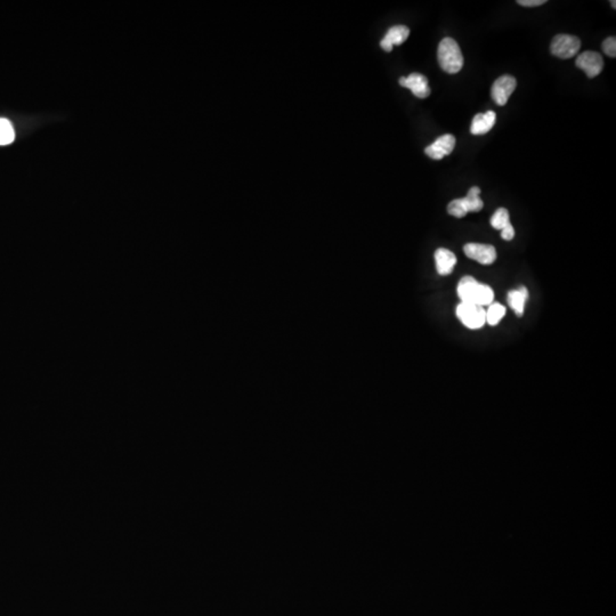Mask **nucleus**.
<instances>
[{
	"label": "nucleus",
	"instance_id": "f3484780",
	"mask_svg": "<svg viewBox=\"0 0 616 616\" xmlns=\"http://www.w3.org/2000/svg\"><path fill=\"white\" fill-rule=\"evenodd\" d=\"M15 139L12 123L7 119H0V145L10 144Z\"/></svg>",
	"mask_w": 616,
	"mask_h": 616
},
{
	"label": "nucleus",
	"instance_id": "aec40b11",
	"mask_svg": "<svg viewBox=\"0 0 616 616\" xmlns=\"http://www.w3.org/2000/svg\"><path fill=\"white\" fill-rule=\"evenodd\" d=\"M547 3L546 0H518L517 3L524 7H538Z\"/></svg>",
	"mask_w": 616,
	"mask_h": 616
},
{
	"label": "nucleus",
	"instance_id": "2eb2a0df",
	"mask_svg": "<svg viewBox=\"0 0 616 616\" xmlns=\"http://www.w3.org/2000/svg\"><path fill=\"white\" fill-rule=\"evenodd\" d=\"M505 314H506V307H503L499 302L491 304L486 311V322L490 325H497L502 320Z\"/></svg>",
	"mask_w": 616,
	"mask_h": 616
},
{
	"label": "nucleus",
	"instance_id": "dca6fc26",
	"mask_svg": "<svg viewBox=\"0 0 616 616\" xmlns=\"http://www.w3.org/2000/svg\"><path fill=\"white\" fill-rule=\"evenodd\" d=\"M509 213L506 208H499L493 216L491 217V226L495 230H503L507 225H509Z\"/></svg>",
	"mask_w": 616,
	"mask_h": 616
},
{
	"label": "nucleus",
	"instance_id": "4468645a",
	"mask_svg": "<svg viewBox=\"0 0 616 616\" xmlns=\"http://www.w3.org/2000/svg\"><path fill=\"white\" fill-rule=\"evenodd\" d=\"M528 299V291L525 286H519L518 289L511 290L508 293V304L513 308L518 318L522 316Z\"/></svg>",
	"mask_w": 616,
	"mask_h": 616
},
{
	"label": "nucleus",
	"instance_id": "9b49d317",
	"mask_svg": "<svg viewBox=\"0 0 616 616\" xmlns=\"http://www.w3.org/2000/svg\"><path fill=\"white\" fill-rule=\"evenodd\" d=\"M410 30L406 26H395L387 31L384 39L380 41V46L384 51L392 52L394 46L402 45L408 39Z\"/></svg>",
	"mask_w": 616,
	"mask_h": 616
},
{
	"label": "nucleus",
	"instance_id": "7ed1b4c3",
	"mask_svg": "<svg viewBox=\"0 0 616 616\" xmlns=\"http://www.w3.org/2000/svg\"><path fill=\"white\" fill-rule=\"evenodd\" d=\"M481 189L478 186H472L465 198L456 199L447 206V213L456 218L465 217L468 213H478L484 207V202L479 198Z\"/></svg>",
	"mask_w": 616,
	"mask_h": 616
},
{
	"label": "nucleus",
	"instance_id": "423d86ee",
	"mask_svg": "<svg viewBox=\"0 0 616 616\" xmlns=\"http://www.w3.org/2000/svg\"><path fill=\"white\" fill-rule=\"evenodd\" d=\"M516 86H517V82L513 76L506 75V76L499 77L494 82L492 89H491L493 101L500 107L506 105L510 96L515 91Z\"/></svg>",
	"mask_w": 616,
	"mask_h": 616
},
{
	"label": "nucleus",
	"instance_id": "9d476101",
	"mask_svg": "<svg viewBox=\"0 0 616 616\" xmlns=\"http://www.w3.org/2000/svg\"><path fill=\"white\" fill-rule=\"evenodd\" d=\"M399 85L410 89L415 98H426L431 95L428 79L420 73H411L409 77L399 79Z\"/></svg>",
	"mask_w": 616,
	"mask_h": 616
},
{
	"label": "nucleus",
	"instance_id": "1a4fd4ad",
	"mask_svg": "<svg viewBox=\"0 0 616 616\" xmlns=\"http://www.w3.org/2000/svg\"><path fill=\"white\" fill-rule=\"evenodd\" d=\"M454 146H456V137L451 134H447L440 136V139H437L433 144L424 148V153L431 159L442 160L444 157L452 153Z\"/></svg>",
	"mask_w": 616,
	"mask_h": 616
},
{
	"label": "nucleus",
	"instance_id": "20e7f679",
	"mask_svg": "<svg viewBox=\"0 0 616 616\" xmlns=\"http://www.w3.org/2000/svg\"><path fill=\"white\" fill-rule=\"evenodd\" d=\"M456 316L469 329H479L486 322V311L482 306L462 302L456 307Z\"/></svg>",
	"mask_w": 616,
	"mask_h": 616
},
{
	"label": "nucleus",
	"instance_id": "f03ea898",
	"mask_svg": "<svg viewBox=\"0 0 616 616\" xmlns=\"http://www.w3.org/2000/svg\"><path fill=\"white\" fill-rule=\"evenodd\" d=\"M437 59L444 72L449 75L460 72L463 66L461 49L458 43L452 38H444L440 41L437 49Z\"/></svg>",
	"mask_w": 616,
	"mask_h": 616
},
{
	"label": "nucleus",
	"instance_id": "a211bd4d",
	"mask_svg": "<svg viewBox=\"0 0 616 616\" xmlns=\"http://www.w3.org/2000/svg\"><path fill=\"white\" fill-rule=\"evenodd\" d=\"M601 48H603V52L606 54L607 56L613 57V59L616 57L615 37H608V38L605 39L603 41V44H601Z\"/></svg>",
	"mask_w": 616,
	"mask_h": 616
},
{
	"label": "nucleus",
	"instance_id": "f8f14e48",
	"mask_svg": "<svg viewBox=\"0 0 616 616\" xmlns=\"http://www.w3.org/2000/svg\"><path fill=\"white\" fill-rule=\"evenodd\" d=\"M497 119V114L494 111H488L485 114H478L472 119L470 132L472 135H485L493 128Z\"/></svg>",
	"mask_w": 616,
	"mask_h": 616
},
{
	"label": "nucleus",
	"instance_id": "ddd939ff",
	"mask_svg": "<svg viewBox=\"0 0 616 616\" xmlns=\"http://www.w3.org/2000/svg\"><path fill=\"white\" fill-rule=\"evenodd\" d=\"M435 263H436L437 273L445 277L452 273L453 268L456 264V257L447 249H437L435 252Z\"/></svg>",
	"mask_w": 616,
	"mask_h": 616
},
{
	"label": "nucleus",
	"instance_id": "6ab92c4d",
	"mask_svg": "<svg viewBox=\"0 0 616 616\" xmlns=\"http://www.w3.org/2000/svg\"><path fill=\"white\" fill-rule=\"evenodd\" d=\"M514 236H515V230H514L511 224L507 225L503 230H501V238H502L503 240H506V241H511V240L514 239Z\"/></svg>",
	"mask_w": 616,
	"mask_h": 616
},
{
	"label": "nucleus",
	"instance_id": "0eeeda50",
	"mask_svg": "<svg viewBox=\"0 0 616 616\" xmlns=\"http://www.w3.org/2000/svg\"><path fill=\"white\" fill-rule=\"evenodd\" d=\"M576 66L581 69L589 78L601 75L603 69V60L597 52L587 51L580 54L576 61Z\"/></svg>",
	"mask_w": 616,
	"mask_h": 616
},
{
	"label": "nucleus",
	"instance_id": "412c9836",
	"mask_svg": "<svg viewBox=\"0 0 616 616\" xmlns=\"http://www.w3.org/2000/svg\"><path fill=\"white\" fill-rule=\"evenodd\" d=\"M612 3V6H613L614 10H615V8H616V6H615L616 3H615V1H612V3Z\"/></svg>",
	"mask_w": 616,
	"mask_h": 616
},
{
	"label": "nucleus",
	"instance_id": "f257e3e1",
	"mask_svg": "<svg viewBox=\"0 0 616 616\" xmlns=\"http://www.w3.org/2000/svg\"><path fill=\"white\" fill-rule=\"evenodd\" d=\"M458 295L462 302L475 305L490 306L493 302L494 293L491 286L481 284L472 277H463L458 284Z\"/></svg>",
	"mask_w": 616,
	"mask_h": 616
},
{
	"label": "nucleus",
	"instance_id": "39448f33",
	"mask_svg": "<svg viewBox=\"0 0 616 616\" xmlns=\"http://www.w3.org/2000/svg\"><path fill=\"white\" fill-rule=\"evenodd\" d=\"M581 48V40L576 36L557 35L551 41L550 52L553 56L569 60L576 56Z\"/></svg>",
	"mask_w": 616,
	"mask_h": 616
},
{
	"label": "nucleus",
	"instance_id": "6e6552de",
	"mask_svg": "<svg viewBox=\"0 0 616 616\" xmlns=\"http://www.w3.org/2000/svg\"><path fill=\"white\" fill-rule=\"evenodd\" d=\"M463 252L467 257L478 261L479 264H493L497 259V250L493 245H482V243H467L463 247Z\"/></svg>",
	"mask_w": 616,
	"mask_h": 616
}]
</instances>
